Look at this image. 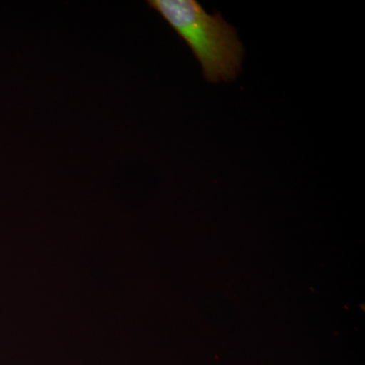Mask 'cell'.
Returning a JSON list of instances; mask_svg holds the SVG:
<instances>
[{"label":"cell","mask_w":365,"mask_h":365,"mask_svg":"<svg viewBox=\"0 0 365 365\" xmlns=\"http://www.w3.org/2000/svg\"><path fill=\"white\" fill-rule=\"evenodd\" d=\"M191 48L210 83L234 79L241 71L244 47L222 14H209L195 0H150Z\"/></svg>","instance_id":"cell-1"}]
</instances>
